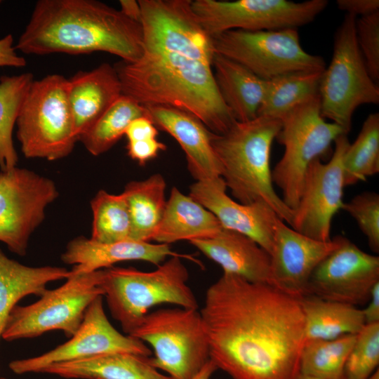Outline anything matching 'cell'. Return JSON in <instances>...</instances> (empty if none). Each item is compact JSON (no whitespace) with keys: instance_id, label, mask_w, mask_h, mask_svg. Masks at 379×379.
<instances>
[{"instance_id":"11","label":"cell","mask_w":379,"mask_h":379,"mask_svg":"<svg viewBox=\"0 0 379 379\" xmlns=\"http://www.w3.org/2000/svg\"><path fill=\"white\" fill-rule=\"evenodd\" d=\"M213 40L215 53L237 62L265 81L295 72H323L326 67L321 56L302 48L295 28L234 29Z\"/></svg>"},{"instance_id":"6","label":"cell","mask_w":379,"mask_h":379,"mask_svg":"<svg viewBox=\"0 0 379 379\" xmlns=\"http://www.w3.org/2000/svg\"><path fill=\"white\" fill-rule=\"evenodd\" d=\"M67 85L68 79L60 74L32 82L15 124L17 139L25 157L55 161L73 150L78 138Z\"/></svg>"},{"instance_id":"42","label":"cell","mask_w":379,"mask_h":379,"mask_svg":"<svg viewBox=\"0 0 379 379\" xmlns=\"http://www.w3.org/2000/svg\"><path fill=\"white\" fill-rule=\"evenodd\" d=\"M25 65V59L17 53L13 46L12 35L0 39V67H22Z\"/></svg>"},{"instance_id":"10","label":"cell","mask_w":379,"mask_h":379,"mask_svg":"<svg viewBox=\"0 0 379 379\" xmlns=\"http://www.w3.org/2000/svg\"><path fill=\"white\" fill-rule=\"evenodd\" d=\"M102 277L103 270L78 274L70 271L60 287L46 290L34 303L15 306L7 319L1 340L35 338L55 330L72 337L91 302L103 296L100 286Z\"/></svg>"},{"instance_id":"49","label":"cell","mask_w":379,"mask_h":379,"mask_svg":"<svg viewBox=\"0 0 379 379\" xmlns=\"http://www.w3.org/2000/svg\"><path fill=\"white\" fill-rule=\"evenodd\" d=\"M0 379H7V378H0Z\"/></svg>"},{"instance_id":"2","label":"cell","mask_w":379,"mask_h":379,"mask_svg":"<svg viewBox=\"0 0 379 379\" xmlns=\"http://www.w3.org/2000/svg\"><path fill=\"white\" fill-rule=\"evenodd\" d=\"M25 54L101 51L134 62L143 53L141 25L95 0H39L16 43Z\"/></svg>"},{"instance_id":"48","label":"cell","mask_w":379,"mask_h":379,"mask_svg":"<svg viewBox=\"0 0 379 379\" xmlns=\"http://www.w3.org/2000/svg\"><path fill=\"white\" fill-rule=\"evenodd\" d=\"M341 379H347L345 377L343 376V378Z\"/></svg>"},{"instance_id":"29","label":"cell","mask_w":379,"mask_h":379,"mask_svg":"<svg viewBox=\"0 0 379 379\" xmlns=\"http://www.w3.org/2000/svg\"><path fill=\"white\" fill-rule=\"evenodd\" d=\"M165 180L159 173L126 184L122 194L130 216L131 240H152L165 211Z\"/></svg>"},{"instance_id":"8","label":"cell","mask_w":379,"mask_h":379,"mask_svg":"<svg viewBox=\"0 0 379 379\" xmlns=\"http://www.w3.org/2000/svg\"><path fill=\"white\" fill-rule=\"evenodd\" d=\"M280 121L276 138L284 152L272 171V178L281 190L282 200L293 211L310 164L326 154L339 135L346 133L321 116L319 95L297 106Z\"/></svg>"},{"instance_id":"22","label":"cell","mask_w":379,"mask_h":379,"mask_svg":"<svg viewBox=\"0 0 379 379\" xmlns=\"http://www.w3.org/2000/svg\"><path fill=\"white\" fill-rule=\"evenodd\" d=\"M189 242L219 265L223 273L272 285L270 255L249 237L223 228L213 237Z\"/></svg>"},{"instance_id":"4","label":"cell","mask_w":379,"mask_h":379,"mask_svg":"<svg viewBox=\"0 0 379 379\" xmlns=\"http://www.w3.org/2000/svg\"><path fill=\"white\" fill-rule=\"evenodd\" d=\"M281 127L279 119L265 116L236 121L224 133H213L211 144L233 197L244 204H267L290 226L293 211L275 192L270 168L272 142Z\"/></svg>"},{"instance_id":"50","label":"cell","mask_w":379,"mask_h":379,"mask_svg":"<svg viewBox=\"0 0 379 379\" xmlns=\"http://www.w3.org/2000/svg\"><path fill=\"white\" fill-rule=\"evenodd\" d=\"M2 1L0 0V5L1 4Z\"/></svg>"},{"instance_id":"31","label":"cell","mask_w":379,"mask_h":379,"mask_svg":"<svg viewBox=\"0 0 379 379\" xmlns=\"http://www.w3.org/2000/svg\"><path fill=\"white\" fill-rule=\"evenodd\" d=\"M146 115L145 106L121 95L78 140L92 155L99 156L110 149L124 135L127 126L133 119Z\"/></svg>"},{"instance_id":"21","label":"cell","mask_w":379,"mask_h":379,"mask_svg":"<svg viewBox=\"0 0 379 379\" xmlns=\"http://www.w3.org/2000/svg\"><path fill=\"white\" fill-rule=\"evenodd\" d=\"M168 256L196 261L190 255L173 251L168 244L134 240L100 243L83 237L69 241L61 259L66 264L74 265L70 271L78 274L104 270L126 260H142L159 265Z\"/></svg>"},{"instance_id":"37","label":"cell","mask_w":379,"mask_h":379,"mask_svg":"<svg viewBox=\"0 0 379 379\" xmlns=\"http://www.w3.org/2000/svg\"><path fill=\"white\" fill-rule=\"evenodd\" d=\"M357 222L366 237L370 248L379 252V195L365 192L356 195L343 208Z\"/></svg>"},{"instance_id":"35","label":"cell","mask_w":379,"mask_h":379,"mask_svg":"<svg viewBox=\"0 0 379 379\" xmlns=\"http://www.w3.org/2000/svg\"><path fill=\"white\" fill-rule=\"evenodd\" d=\"M93 213L91 239L100 243L131 240V220L122 193L100 190L91 201Z\"/></svg>"},{"instance_id":"5","label":"cell","mask_w":379,"mask_h":379,"mask_svg":"<svg viewBox=\"0 0 379 379\" xmlns=\"http://www.w3.org/2000/svg\"><path fill=\"white\" fill-rule=\"evenodd\" d=\"M188 279L181 257L171 256L151 272L132 267L104 269L100 286L112 316L130 335L154 305L169 303L197 309L198 302L187 285Z\"/></svg>"},{"instance_id":"12","label":"cell","mask_w":379,"mask_h":379,"mask_svg":"<svg viewBox=\"0 0 379 379\" xmlns=\"http://www.w3.org/2000/svg\"><path fill=\"white\" fill-rule=\"evenodd\" d=\"M327 5L326 0H194L191 3L200 24L212 38L234 29H297L314 21Z\"/></svg>"},{"instance_id":"27","label":"cell","mask_w":379,"mask_h":379,"mask_svg":"<svg viewBox=\"0 0 379 379\" xmlns=\"http://www.w3.org/2000/svg\"><path fill=\"white\" fill-rule=\"evenodd\" d=\"M69 275L70 270L64 267L22 265L0 249V341L7 319L21 299L29 295L41 296L48 283Z\"/></svg>"},{"instance_id":"25","label":"cell","mask_w":379,"mask_h":379,"mask_svg":"<svg viewBox=\"0 0 379 379\" xmlns=\"http://www.w3.org/2000/svg\"><path fill=\"white\" fill-rule=\"evenodd\" d=\"M41 373L74 379H173L154 367L149 357L128 352L55 364Z\"/></svg>"},{"instance_id":"44","label":"cell","mask_w":379,"mask_h":379,"mask_svg":"<svg viewBox=\"0 0 379 379\" xmlns=\"http://www.w3.org/2000/svg\"><path fill=\"white\" fill-rule=\"evenodd\" d=\"M121 13L128 19L140 24L141 8L138 1L120 0Z\"/></svg>"},{"instance_id":"36","label":"cell","mask_w":379,"mask_h":379,"mask_svg":"<svg viewBox=\"0 0 379 379\" xmlns=\"http://www.w3.org/2000/svg\"><path fill=\"white\" fill-rule=\"evenodd\" d=\"M379 323L365 324L346 361L343 376L347 379H366L378 368Z\"/></svg>"},{"instance_id":"18","label":"cell","mask_w":379,"mask_h":379,"mask_svg":"<svg viewBox=\"0 0 379 379\" xmlns=\"http://www.w3.org/2000/svg\"><path fill=\"white\" fill-rule=\"evenodd\" d=\"M338 244V236L317 240L279 220L270 254L272 285L297 298L305 295L313 272Z\"/></svg>"},{"instance_id":"26","label":"cell","mask_w":379,"mask_h":379,"mask_svg":"<svg viewBox=\"0 0 379 379\" xmlns=\"http://www.w3.org/2000/svg\"><path fill=\"white\" fill-rule=\"evenodd\" d=\"M212 67L220 94L235 120L244 122L256 118L267 81L237 62L217 53Z\"/></svg>"},{"instance_id":"16","label":"cell","mask_w":379,"mask_h":379,"mask_svg":"<svg viewBox=\"0 0 379 379\" xmlns=\"http://www.w3.org/2000/svg\"><path fill=\"white\" fill-rule=\"evenodd\" d=\"M350 143L347 134L339 135L331 159L323 163L317 159L309 166L290 225L295 231L317 240H331L332 220L345 203L343 157Z\"/></svg>"},{"instance_id":"40","label":"cell","mask_w":379,"mask_h":379,"mask_svg":"<svg viewBox=\"0 0 379 379\" xmlns=\"http://www.w3.org/2000/svg\"><path fill=\"white\" fill-rule=\"evenodd\" d=\"M124 135L128 142L157 138L158 128L148 115L142 116L128 124Z\"/></svg>"},{"instance_id":"14","label":"cell","mask_w":379,"mask_h":379,"mask_svg":"<svg viewBox=\"0 0 379 379\" xmlns=\"http://www.w3.org/2000/svg\"><path fill=\"white\" fill-rule=\"evenodd\" d=\"M102 297L98 296L91 302L79 328L68 341L41 355L11 361V371L18 375L41 373L52 364L117 352L149 357L152 352L143 342L121 334L112 325L104 310Z\"/></svg>"},{"instance_id":"17","label":"cell","mask_w":379,"mask_h":379,"mask_svg":"<svg viewBox=\"0 0 379 379\" xmlns=\"http://www.w3.org/2000/svg\"><path fill=\"white\" fill-rule=\"evenodd\" d=\"M338 237L337 248L313 272L306 295L354 306L367 303L379 282V257Z\"/></svg>"},{"instance_id":"13","label":"cell","mask_w":379,"mask_h":379,"mask_svg":"<svg viewBox=\"0 0 379 379\" xmlns=\"http://www.w3.org/2000/svg\"><path fill=\"white\" fill-rule=\"evenodd\" d=\"M58 194L52 180L28 169L16 166L0 172V241L25 255L31 234Z\"/></svg>"},{"instance_id":"9","label":"cell","mask_w":379,"mask_h":379,"mask_svg":"<svg viewBox=\"0 0 379 379\" xmlns=\"http://www.w3.org/2000/svg\"><path fill=\"white\" fill-rule=\"evenodd\" d=\"M152 347V365L173 379H192L210 359L208 338L197 309L148 313L130 335Z\"/></svg>"},{"instance_id":"45","label":"cell","mask_w":379,"mask_h":379,"mask_svg":"<svg viewBox=\"0 0 379 379\" xmlns=\"http://www.w3.org/2000/svg\"><path fill=\"white\" fill-rule=\"evenodd\" d=\"M218 370L215 363L209 359L201 371L192 379H210L213 374Z\"/></svg>"},{"instance_id":"41","label":"cell","mask_w":379,"mask_h":379,"mask_svg":"<svg viewBox=\"0 0 379 379\" xmlns=\"http://www.w3.org/2000/svg\"><path fill=\"white\" fill-rule=\"evenodd\" d=\"M336 5L339 10L356 18L379 11L378 0H337Z\"/></svg>"},{"instance_id":"33","label":"cell","mask_w":379,"mask_h":379,"mask_svg":"<svg viewBox=\"0 0 379 379\" xmlns=\"http://www.w3.org/2000/svg\"><path fill=\"white\" fill-rule=\"evenodd\" d=\"M357 335L304 343L300 358V373L317 379H341Z\"/></svg>"},{"instance_id":"47","label":"cell","mask_w":379,"mask_h":379,"mask_svg":"<svg viewBox=\"0 0 379 379\" xmlns=\"http://www.w3.org/2000/svg\"><path fill=\"white\" fill-rule=\"evenodd\" d=\"M295 379H317V378L307 375H304L300 373Z\"/></svg>"},{"instance_id":"15","label":"cell","mask_w":379,"mask_h":379,"mask_svg":"<svg viewBox=\"0 0 379 379\" xmlns=\"http://www.w3.org/2000/svg\"><path fill=\"white\" fill-rule=\"evenodd\" d=\"M143 51H172L212 65L213 38L194 14L192 0H139Z\"/></svg>"},{"instance_id":"38","label":"cell","mask_w":379,"mask_h":379,"mask_svg":"<svg viewBox=\"0 0 379 379\" xmlns=\"http://www.w3.org/2000/svg\"><path fill=\"white\" fill-rule=\"evenodd\" d=\"M359 48L372 79L379 80V11L356 19Z\"/></svg>"},{"instance_id":"39","label":"cell","mask_w":379,"mask_h":379,"mask_svg":"<svg viewBox=\"0 0 379 379\" xmlns=\"http://www.w3.org/2000/svg\"><path fill=\"white\" fill-rule=\"evenodd\" d=\"M127 154L140 166L157 157L160 152L166 149V146L157 138L147 139L127 142Z\"/></svg>"},{"instance_id":"19","label":"cell","mask_w":379,"mask_h":379,"mask_svg":"<svg viewBox=\"0 0 379 379\" xmlns=\"http://www.w3.org/2000/svg\"><path fill=\"white\" fill-rule=\"evenodd\" d=\"M226 189L219 177L196 181L190 186L189 195L213 213L224 229L249 237L270 254L280 218L264 202L244 204L232 199Z\"/></svg>"},{"instance_id":"46","label":"cell","mask_w":379,"mask_h":379,"mask_svg":"<svg viewBox=\"0 0 379 379\" xmlns=\"http://www.w3.org/2000/svg\"><path fill=\"white\" fill-rule=\"evenodd\" d=\"M366 379H379L378 368L372 373Z\"/></svg>"},{"instance_id":"30","label":"cell","mask_w":379,"mask_h":379,"mask_svg":"<svg viewBox=\"0 0 379 379\" xmlns=\"http://www.w3.org/2000/svg\"><path fill=\"white\" fill-rule=\"evenodd\" d=\"M323 72H295L267 81L258 116L281 120L293 109L319 95Z\"/></svg>"},{"instance_id":"1","label":"cell","mask_w":379,"mask_h":379,"mask_svg":"<svg viewBox=\"0 0 379 379\" xmlns=\"http://www.w3.org/2000/svg\"><path fill=\"white\" fill-rule=\"evenodd\" d=\"M210 359L233 379H295L305 343L299 298L223 273L200 311Z\"/></svg>"},{"instance_id":"23","label":"cell","mask_w":379,"mask_h":379,"mask_svg":"<svg viewBox=\"0 0 379 379\" xmlns=\"http://www.w3.org/2000/svg\"><path fill=\"white\" fill-rule=\"evenodd\" d=\"M121 95L117 70L108 63L68 79L67 96L78 140Z\"/></svg>"},{"instance_id":"43","label":"cell","mask_w":379,"mask_h":379,"mask_svg":"<svg viewBox=\"0 0 379 379\" xmlns=\"http://www.w3.org/2000/svg\"><path fill=\"white\" fill-rule=\"evenodd\" d=\"M367 303L362 310L365 324L379 323V282L373 286Z\"/></svg>"},{"instance_id":"28","label":"cell","mask_w":379,"mask_h":379,"mask_svg":"<svg viewBox=\"0 0 379 379\" xmlns=\"http://www.w3.org/2000/svg\"><path fill=\"white\" fill-rule=\"evenodd\" d=\"M305 319V343L357 335L365 326L362 310L313 295L299 298Z\"/></svg>"},{"instance_id":"3","label":"cell","mask_w":379,"mask_h":379,"mask_svg":"<svg viewBox=\"0 0 379 379\" xmlns=\"http://www.w3.org/2000/svg\"><path fill=\"white\" fill-rule=\"evenodd\" d=\"M114 66L122 95L143 106L185 111L215 134L224 133L236 121L220 94L212 65L178 52L144 50L137 60Z\"/></svg>"},{"instance_id":"7","label":"cell","mask_w":379,"mask_h":379,"mask_svg":"<svg viewBox=\"0 0 379 379\" xmlns=\"http://www.w3.org/2000/svg\"><path fill=\"white\" fill-rule=\"evenodd\" d=\"M356 18L346 14L338 27L330 64L322 72L319 95L321 114L346 134L361 105L379 103V88L371 77L359 48Z\"/></svg>"},{"instance_id":"24","label":"cell","mask_w":379,"mask_h":379,"mask_svg":"<svg viewBox=\"0 0 379 379\" xmlns=\"http://www.w3.org/2000/svg\"><path fill=\"white\" fill-rule=\"evenodd\" d=\"M222 230L213 213L173 187L152 240L168 245L183 240L213 237Z\"/></svg>"},{"instance_id":"20","label":"cell","mask_w":379,"mask_h":379,"mask_svg":"<svg viewBox=\"0 0 379 379\" xmlns=\"http://www.w3.org/2000/svg\"><path fill=\"white\" fill-rule=\"evenodd\" d=\"M158 129L171 135L185 154L187 168L197 181L220 177V166L213 150V133L194 115L169 106H145Z\"/></svg>"},{"instance_id":"34","label":"cell","mask_w":379,"mask_h":379,"mask_svg":"<svg viewBox=\"0 0 379 379\" xmlns=\"http://www.w3.org/2000/svg\"><path fill=\"white\" fill-rule=\"evenodd\" d=\"M379 172V114H370L343 157L345 187L366 180Z\"/></svg>"},{"instance_id":"32","label":"cell","mask_w":379,"mask_h":379,"mask_svg":"<svg viewBox=\"0 0 379 379\" xmlns=\"http://www.w3.org/2000/svg\"><path fill=\"white\" fill-rule=\"evenodd\" d=\"M33 81V75L28 72L0 77V172L17 166L18 159L13 131Z\"/></svg>"}]
</instances>
